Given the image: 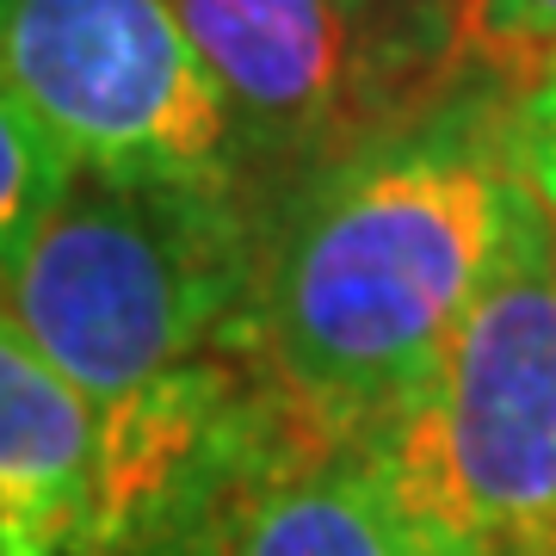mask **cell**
Returning <instances> with one entry per match:
<instances>
[{"label": "cell", "instance_id": "cell-1", "mask_svg": "<svg viewBox=\"0 0 556 556\" xmlns=\"http://www.w3.org/2000/svg\"><path fill=\"white\" fill-rule=\"evenodd\" d=\"M519 204L507 105L457 93L353 142L254 229V340L309 439H365L396 415L477 303Z\"/></svg>", "mask_w": 556, "mask_h": 556}, {"label": "cell", "instance_id": "cell-2", "mask_svg": "<svg viewBox=\"0 0 556 556\" xmlns=\"http://www.w3.org/2000/svg\"><path fill=\"white\" fill-rule=\"evenodd\" d=\"M0 298L100 433L260 346L241 192L75 174L0 266Z\"/></svg>", "mask_w": 556, "mask_h": 556}, {"label": "cell", "instance_id": "cell-3", "mask_svg": "<svg viewBox=\"0 0 556 556\" xmlns=\"http://www.w3.org/2000/svg\"><path fill=\"white\" fill-rule=\"evenodd\" d=\"M365 445L408 556H556V229L526 186L477 303Z\"/></svg>", "mask_w": 556, "mask_h": 556}, {"label": "cell", "instance_id": "cell-4", "mask_svg": "<svg viewBox=\"0 0 556 556\" xmlns=\"http://www.w3.org/2000/svg\"><path fill=\"white\" fill-rule=\"evenodd\" d=\"M0 75L75 174L241 192L248 142L167 0H0Z\"/></svg>", "mask_w": 556, "mask_h": 556}, {"label": "cell", "instance_id": "cell-5", "mask_svg": "<svg viewBox=\"0 0 556 556\" xmlns=\"http://www.w3.org/2000/svg\"><path fill=\"white\" fill-rule=\"evenodd\" d=\"M236 118L248 161L316 149L353 105L358 43L340 0H167Z\"/></svg>", "mask_w": 556, "mask_h": 556}, {"label": "cell", "instance_id": "cell-6", "mask_svg": "<svg viewBox=\"0 0 556 556\" xmlns=\"http://www.w3.org/2000/svg\"><path fill=\"white\" fill-rule=\"evenodd\" d=\"M100 427L0 298V556H87Z\"/></svg>", "mask_w": 556, "mask_h": 556}, {"label": "cell", "instance_id": "cell-7", "mask_svg": "<svg viewBox=\"0 0 556 556\" xmlns=\"http://www.w3.org/2000/svg\"><path fill=\"white\" fill-rule=\"evenodd\" d=\"M223 556H408L365 439H309L248 495Z\"/></svg>", "mask_w": 556, "mask_h": 556}, {"label": "cell", "instance_id": "cell-8", "mask_svg": "<svg viewBox=\"0 0 556 556\" xmlns=\"http://www.w3.org/2000/svg\"><path fill=\"white\" fill-rule=\"evenodd\" d=\"M68 179L75 167L62 161V149L43 137V124L25 112L20 93L0 75V266L31 241V229L50 217Z\"/></svg>", "mask_w": 556, "mask_h": 556}, {"label": "cell", "instance_id": "cell-9", "mask_svg": "<svg viewBox=\"0 0 556 556\" xmlns=\"http://www.w3.org/2000/svg\"><path fill=\"white\" fill-rule=\"evenodd\" d=\"M457 56L507 87L556 62V0H452Z\"/></svg>", "mask_w": 556, "mask_h": 556}, {"label": "cell", "instance_id": "cell-10", "mask_svg": "<svg viewBox=\"0 0 556 556\" xmlns=\"http://www.w3.org/2000/svg\"><path fill=\"white\" fill-rule=\"evenodd\" d=\"M507 155H514L526 199L556 229V62L514 87V100H507Z\"/></svg>", "mask_w": 556, "mask_h": 556}, {"label": "cell", "instance_id": "cell-11", "mask_svg": "<svg viewBox=\"0 0 556 556\" xmlns=\"http://www.w3.org/2000/svg\"><path fill=\"white\" fill-rule=\"evenodd\" d=\"M340 7H346V13H353V20H358V13H365V7H371V0H340Z\"/></svg>", "mask_w": 556, "mask_h": 556}]
</instances>
